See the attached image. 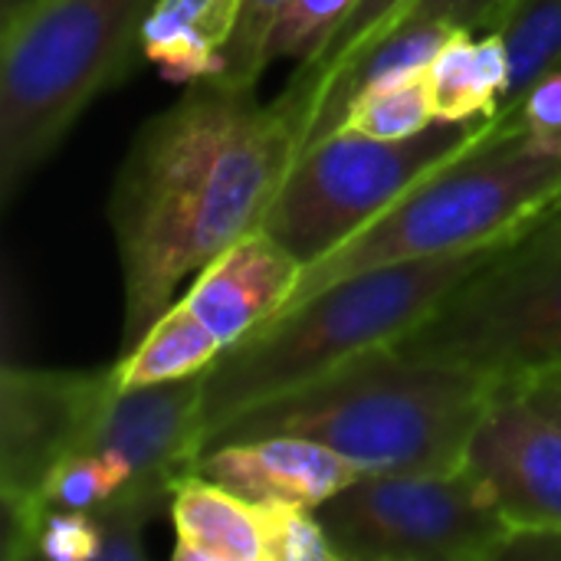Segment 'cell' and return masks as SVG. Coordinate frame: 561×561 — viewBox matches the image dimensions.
<instances>
[{
	"label": "cell",
	"mask_w": 561,
	"mask_h": 561,
	"mask_svg": "<svg viewBox=\"0 0 561 561\" xmlns=\"http://www.w3.org/2000/svg\"><path fill=\"white\" fill-rule=\"evenodd\" d=\"M309 135L283 92L210 76L154 112L131 138L105 204L122 266V352L220 250L256 230Z\"/></svg>",
	"instance_id": "obj_1"
},
{
	"label": "cell",
	"mask_w": 561,
	"mask_h": 561,
	"mask_svg": "<svg viewBox=\"0 0 561 561\" xmlns=\"http://www.w3.org/2000/svg\"><path fill=\"white\" fill-rule=\"evenodd\" d=\"M496 391L490 378L385 345L233 414L207 447L302 437L352 460L362 473H440L467 463Z\"/></svg>",
	"instance_id": "obj_2"
},
{
	"label": "cell",
	"mask_w": 561,
	"mask_h": 561,
	"mask_svg": "<svg viewBox=\"0 0 561 561\" xmlns=\"http://www.w3.org/2000/svg\"><path fill=\"white\" fill-rule=\"evenodd\" d=\"M500 250L371 266L289 306L207 368V444L233 414L293 391L355 355L394 345Z\"/></svg>",
	"instance_id": "obj_3"
},
{
	"label": "cell",
	"mask_w": 561,
	"mask_h": 561,
	"mask_svg": "<svg viewBox=\"0 0 561 561\" xmlns=\"http://www.w3.org/2000/svg\"><path fill=\"white\" fill-rule=\"evenodd\" d=\"M154 0H26L0 16V201L13 204L85 108L128 79Z\"/></svg>",
	"instance_id": "obj_4"
},
{
	"label": "cell",
	"mask_w": 561,
	"mask_h": 561,
	"mask_svg": "<svg viewBox=\"0 0 561 561\" xmlns=\"http://www.w3.org/2000/svg\"><path fill=\"white\" fill-rule=\"evenodd\" d=\"M556 197H561L559 148H546L523 131H503L496 122L486 145L434 171L365 230L309 263L289 306L371 266L510 247Z\"/></svg>",
	"instance_id": "obj_5"
},
{
	"label": "cell",
	"mask_w": 561,
	"mask_h": 561,
	"mask_svg": "<svg viewBox=\"0 0 561 561\" xmlns=\"http://www.w3.org/2000/svg\"><path fill=\"white\" fill-rule=\"evenodd\" d=\"M493 131L496 118L434 122L398 141L335 128L299 151L260 227L309 266L365 230L414 184L486 145Z\"/></svg>",
	"instance_id": "obj_6"
},
{
	"label": "cell",
	"mask_w": 561,
	"mask_h": 561,
	"mask_svg": "<svg viewBox=\"0 0 561 561\" xmlns=\"http://www.w3.org/2000/svg\"><path fill=\"white\" fill-rule=\"evenodd\" d=\"M394 348L496 385L561 368V233L503 247Z\"/></svg>",
	"instance_id": "obj_7"
},
{
	"label": "cell",
	"mask_w": 561,
	"mask_h": 561,
	"mask_svg": "<svg viewBox=\"0 0 561 561\" xmlns=\"http://www.w3.org/2000/svg\"><path fill=\"white\" fill-rule=\"evenodd\" d=\"M316 513L339 561H493L516 533L467 463L365 473Z\"/></svg>",
	"instance_id": "obj_8"
},
{
	"label": "cell",
	"mask_w": 561,
	"mask_h": 561,
	"mask_svg": "<svg viewBox=\"0 0 561 561\" xmlns=\"http://www.w3.org/2000/svg\"><path fill=\"white\" fill-rule=\"evenodd\" d=\"M115 385V371L26 368L7 358L0 371V510L3 559H30L43 516L39 490L56 463L82 450L85 431Z\"/></svg>",
	"instance_id": "obj_9"
},
{
	"label": "cell",
	"mask_w": 561,
	"mask_h": 561,
	"mask_svg": "<svg viewBox=\"0 0 561 561\" xmlns=\"http://www.w3.org/2000/svg\"><path fill=\"white\" fill-rule=\"evenodd\" d=\"M204 381L207 371L141 388L112 385L79 454H108L128 467V486L171 496L207 447Z\"/></svg>",
	"instance_id": "obj_10"
},
{
	"label": "cell",
	"mask_w": 561,
	"mask_h": 561,
	"mask_svg": "<svg viewBox=\"0 0 561 561\" xmlns=\"http://www.w3.org/2000/svg\"><path fill=\"white\" fill-rule=\"evenodd\" d=\"M467 467L516 533L561 529V427L513 385H500Z\"/></svg>",
	"instance_id": "obj_11"
},
{
	"label": "cell",
	"mask_w": 561,
	"mask_h": 561,
	"mask_svg": "<svg viewBox=\"0 0 561 561\" xmlns=\"http://www.w3.org/2000/svg\"><path fill=\"white\" fill-rule=\"evenodd\" d=\"M302 270L273 233L256 227L191 279L184 306L224 348H233L289 306Z\"/></svg>",
	"instance_id": "obj_12"
},
{
	"label": "cell",
	"mask_w": 561,
	"mask_h": 561,
	"mask_svg": "<svg viewBox=\"0 0 561 561\" xmlns=\"http://www.w3.org/2000/svg\"><path fill=\"white\" fill-rule=\"evenodd\" d=\"M194 473L256 506L293 503L306 510H319L335 493L365 477L352 460L302 437H253L217 444L201 454Z\"/></svg>",
	"instance_id": "obj_13"
},
{
	"label": "cell",
	"mask_w": 561,
	"mask_h": 561,
	"mask_svg": "<svg viewBox=\"0 0 561 561\" xmlns=\"http://www.w3.org/2000/svg\"><path fill=\"white\" fill-rule=\"evenodd\" d=\"M243 3L247 0H154L141 30L145 62L174 85L220 76Z\"/></svg>",
	"instance_id": "obj_14"
},
{
	"label": "cell",
	"mask_w": 561,
	"mask_h": 561,
	"mask_svg": "<svg viewBox=\"0 0 561 561\" xmlns=\"http://www.w3.org/2000/svg\"><path fill=\"white\" fill-rule=\"evenodd\" d=\"M174 561H270L263 510L227 486L187 473L168 506Z\"/></svg>",
	"instance_id": "obj_15"
},
{
	"label": "cell",
	"mask_w": 561,
	"mask_h": 561,
	"mask_svg": "<svg viewBox=\"0 0 561 561\" xmlns=\"http://www.w3.org/2000/svg\"><path fill=\"white\" fill-rule=\"evenodd\" d=\"M437 122H490L510 95V53L500 30H454L427 69Z\"/></svg>",
	"instance_id": "obj_16"
},
{
	"label": "cell",
	"mask_w": 561,
	"mask_h": 561,
	"mask_svg": "<svg viewBox=\"0 0 561 561\" xmlns=\"http://www.w3.org/2000/svg\"><path fill=\"white\" fill-rule=\"evenodd\" d=\"M227 348L210 335L204 322L184 306V299H174L154 325L112 362L115 385L118 388H141V385H161L178 381L191 375H204Z\"/></svg>",
	"instance_id": "obj_17"
},
{
	"label": "cell",
	"mask_w": 561,
	"mask_h": 561,
	"mask_svg": "<svg viewBox=\"0 0 561 561\" xmlns=\"http://www.w3.org/2000/svg\"><path fill=\"white\" fill-rule=\"evenodd\" d=\"M510 53V95L500 112L513 108L546 72L561 62V0H510L496 23Z\"/></svg>",
	"instance_id": "obj_18"
},
{
	"label": "cell",
	"mask_w": 561,
	"mask_h": 561,
	"mask_svg": "<svg viewBox=\"0 0 561 561\" xmlns=\"http://www.w3.org/2000/svg\"><path fill=\"white\" fill-rule=\"evenodd\" d=\"M434 122H437L434 92H431L427 72H421V76H408L401 82H391L385 89L358 95L348 105L339 128H352V131H362L371 138L398 141V138L421 135Z\"/></svg>",
	"instance_id": "obj_19"
},
{
	"label": "cell",
	"mask_w": 561,
	"mask_h": 561,
	"mask_svg": "<svg viewBox=\"0 0 561 561\" xmlns=\"http://www.w3.org/2000/svg\"><path fill=\"white\" fill-rule=\"evenodd\" d=\"M401 0H358V7L335 26V33L325 39V46L319 49V53H312L306 62H299L296 66V72H293V79L286 82V89H283V95L286 99H293L302 112H306V118H309V125H312V102H316V95H319V89L339 72V66H345L378 30H381V23L391 16V10L398 7ZM309 138V135H306Z\"/></svg>",
	"instance_id": "obj_20"
},
{
	"label": "cell",
	"mask_w": 561,
	"mask_h": 561,
	"mask_svg": "<svg viewBox=\"0 0 561 561\" xmlns=\"http://www.w3.org/2000/svg\"><path fill=\"white\" fill-rule=\"evenodd\" d=\"M131 483V473L122 460L108 454H72L53 467L43 480L39 503L49 510H79L99 513Z\"/></svg>",
	"instance_id": "obj_21"
},
{
	"label": "cell",
	"mask_w": 561,
	"mask_h": 561,
	"mask_svg": "<svg viewBox=\"0 0 561 561\" xmlns=\"http://www.w3.org/2000/svg\"><path fill=\"white\" fill-rule=\"evenodd\" d=\"M358 7V0H289L266 46V66L276 59L306 62L325 46L335 26Z\"/></svg>",
	"instance_id": "obj_22"
},
{
	"label": "cell",
	"mask_w": 561,
	"mask_h": 561,
	"mask_svg": "<svg viewBox=\"0 0 561 561\" xmlns=\"http://www.w3.org/2000/svg\"><path fill=\"white\" fill-rule=\"evenodd\" d=\"M260 510L270 561H339L316 510L293 503H266Z\"/></svg>",
	"instance_id": "obj_23"
},
{
	"label": "cell",
	"mask_w": 561,
	"mask_h": 561,
	"mask_svg": "<svg viewBox=\"0 0 561 561\" xmlns=\"http://www.w3.org/2000/svg\"><path fill=\"white\" fill-rule=\"evenodd\" d=\"M289 0H247L240 13V26L233 33V43L227 49L224 79L240 85H256L266 69V46L276 30V20L283 16Z\"/></svg>",
	"instance_id": "obj_24"
},
{
	"label": "cell",
	"mask_w": 561,
	"mask_h": 561,
	"mask_svg": "<svg viewBox=\"0 0 561 561\" xmlns=\"http://www.w3.org/2000/svg\"><path fill=\"white\" fill-rule=\"evenodd\" d=\"M99 539H102V533H99L95 513L46 506L30 536V559L95 561Z\"/></svg>",
	"instance_id": "obj_25"
},
{
	"label": "cell",
	"mask_w": 561,
	"mask_h": 561,
	"mask_svg": "<svg viewBox=\"0 0 561 561\" xmlns=\"http://www.w3.org/2000/svg\"><path fill=\"white\" fill-rule=\"evenodd\" d=\"M503 131H523L533 141L561 151V69L546 72L513 108L496 115Z\"/></svg>",
	"instance_id": "obj_26"
},
{
	"label": "cell",
	"mask_w": 561,
	"mask_h": 561,
	"mask_svg": "<svg viewBox=\"0 0 561 561\" xmlns=\"http://www.w3.org/2000/svg\"><path fill=\"white\" fill-rule=\"evenodd\" d=\"M510 0H401L391 16L381 23V30L371 36L378 39L381 33L394 30V26H404V23H421V20H444V23H454V26H463V30H490L496 23V16L503 13ZM368 39V43H371ZM365 43V46H368ZM362 46V49H365ZM342 69V66H339Z\"/></svg>",
	"instance_id": "obj_27"
},
{
	"label": "cell",
	"mask_w": 561,
	"mask_h": 561,
	"mask_svg": "<svg viewBox=\"0 0 561 561\" xmlns=\"http://www.w3.org/2000/svg\"><path fill=\"white\" fill-rule=\"evenodd\" d=\"M503 559H561V529H523V533H513Z\"/></svg>",
	"instance_id": "obj_28"
},
{
	"label": "cell",
	"mask_w": 561,
	"mask_h": 561,
	"mask_svg": "<svg viewBox=\"0 0 561 561\" xmlns=\"http://www.w3.org/2000/svg\"><path fill=\"white\" fill-rule=\"evenodd\" d=\"M513 388L523 391L539 411H546L561 427V368L533 375V378H523V381H513Z\"/></svg>",
	"instance_id": "obj_29"
},
{
	"label": "cell",
	"mask_w": 561,
	"mask_h": 561,
	"mask_svg": "<svg viewBox=\"0 0 561 561\" xmlns=\"http://www.w3.org/2000/svg\"><path fill=\"white\" fill-rule=\"evenodd\" d=\"M526 233H561V197H556V201H552V204H549V207L519 233V237H526ZM519 237H516V240H519Z\"/></svg>",
	"instance_id": "obj_30"
},
{
	"label": "cell",
	"mask_w": 561,
	"mask_h": 561,
	"mask_svg": "<svg viewBox=\"0 0 561 561\" xmlns=\"http://www.w3.org/2000/svg\"><path fill=\"white\" fill-rule=\"evenodd\" d=\"M20 3H26V0H0V16H3V13H13Z\"/></svg>",
	"instance_id": "obj_31"
},
{
	"label": "cell",
	"mask_w": 561,
	"mask_h": 561,
	"mask_svg": "<svg viewBox=\"0 0 561 561\" xmlns=\"http://www.w3.org/2000/svg\"><path fill=\"white\" fill-rule=\"evenodd\" d=\"M559 69H561V62H559Z\"/></svg>",
	"instance_id": "obj_32"
}]
</instances>
